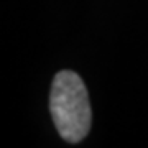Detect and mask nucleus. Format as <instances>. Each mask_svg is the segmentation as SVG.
<instances>
[{
  "instance_id": "obj_1",
  "label": "nucleus",
  "mask_w": 148,
  "mask_h": 148,
  "mask_svg": "<svg viewBox=\"0 0 148 148\" xmlns=\"http://www.w3.org/2000/svg\"><path fill=\"white\" fill-rule=\"evenodd\" d=\"M49 110L59 135L77 143L89 133L92 112L84 82L73 71H59L51 84Z\"/></svg>"
}]
</instances>
